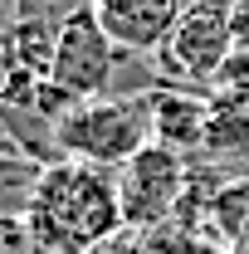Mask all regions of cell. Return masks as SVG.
Here are the masks:
<instances>
[{
	"label": "cell",
	"instance_id": "1",
	"mask_svg": "<svg viewBox=\"0 0 249 254\" xmlns=\"http://www.w3.org/2000/svg\"><path fill=\"white\" fill-rule=\"evenodd\" d=\"M118 230H127V225L113 166H93V161H73V157L39 166L30 210H25V240L34 250L93 254Z\"/></svg>",
	"mask_w": 249,
	"mask_h": 254
},
{
	"label": "cell",
	"instance_id": "6",
	"mask_svg": "<svg viewBox=\"0 0 249 254\" xmlns=\"http://www.w3.org/2000/svg\"><path fill=\"white\" fill-rule=\"evenodd\" d=\"M98 25L113 34V44L127 54H156L190 0H88Z\"/></svg>",
	"mask_w": 249,
	"mask_h": 254
},
{
	"label": "cell",
	"instance_id": "2",
	"mask_svg": "<svg viewBox=\"0 0 249 254\" xmlns=\"http://www.w3.org/2000/svg\"><path fill=\"white\" fill-rule=\"evenodd\" d=\"M152 93H108V98H88L73 103L54 123V147L59 157L73 161H93V166H123L132 161L147 142H156L152 132Z\"/></svg>",
	"mask_w": 249,
	"mask_h": 254
},
{
	"label": "cell",
	"instance_id": "5",
	"mask_svg": "<svg viewBox=\"0 0 249 254\" xmlns=\"http://www.w3.org/2000/svg\"><path fill=\"white\" fill-rule=\"evenodd\" d=\"M118 195L127 230H156L186 195V157L161 142H147L132 161L118 166Z\"/></svg>",
	"mask_w": 249,
	"mask_h": 254
},
{
	"label": "cell",
	"instance_id": "8",
	"mask_svg": "<svg viewBox=\"0 0 249 254\" xmlns=\"http://www.w3.org/2000/svg\"><path fill=\"white\" fill-rule=\"evenodd\" d=\"M34 181H39V161L30 157H0V220H25L30 210Z\"/></svg>",
	"mask_w": 249,
	"mask_h": 254
},
{
	"label": "cell",
	"instance_id": "7",
	"mask_svg": "<svg viewBox=\"0 0 249 254\" xmlns=\"http://www.w3.org/2000/svg\"><path fill=\"white\" fill-rule=\"evenodd\" d=\"M205 127H210V98L190 93V88H171V83H161L152 93V132L161 147L171 152L205 147Z\"/></svg>",
	"mask_w": 249,
	"mask_h": 254
},
{
	"label": "cell",
	"instance_id": "4",
	"mask_svg": "<svg viewBox=\"0 0 249 254\" xmlns=\"http://www.w3.org/2000/svg\"><path fill=\"white\" fill-rule=\"evenodd\" d=\"M123 54L127 49H118L113 34L98 25L93 5H83V10H73L59 25V44H54V68H49V78H54L73 103L108 98Z\"/></svg>",
	"mask_w": 249,
	"mask_h": 254
},
{
	"label": "cell",
	"instance_id": "3",
	"mask_svg": "<svg viewBox=\"0 0 249 254\" xmlns=\"http://www.w3.org/2000/svg\"><path fill=\"white\" fill-rule=\"evenodd\" d=\"M235 5L225 0H190L166 44L156 49V64L171 88H210L225 54L235 49Z\"/></svg>",
	"mask_w": 249,
	"mask_h": 254
},
{
	"label": "cell",
	"instance_id": "10",
	"mask_svg": "<svg viewBox=\"0 0 249 254\" xmlns=\"http://www.w3.org/2000/svg\"><path fill=\"white\" fill-rule=\"evenodd\" d=\"M93 254H156L152 240H147V230H118L113 240H103Z\"/></svg>",
	"mask_w": 249,
	"mask_h": 254
},
{
	"label": "cell",
	"instance_id": "9",
	"mask_svg": "<svg viewBox=\"0 0 249 254\" xmlns=\"http://www.w3.org/2000/svg\"><path fill=\"white\" fill-rule=\"evenodd\" d=\"M210 88H215V98H249V39H235V49L225 54Z\"/></svg>",
	"mask_w": 249,
	"mask_h": 254
}]
</instances>
